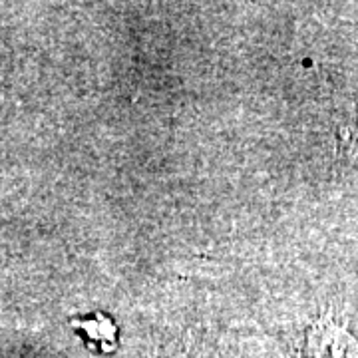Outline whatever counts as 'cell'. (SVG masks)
<instances>
[{
	"label": "cell",
	"mask_w": 358,
	"mask_h": 358,
	"mask_svg": "<svg viewBox=\"0 0 358 358\" xmlns=\"http://www.w3.org/2000/svg\"><path fill=\"white\" fill-rule=\"evenodd\" d=\"M72 327L78 333H82L84 341L94 352L110 355L117 346V329H115L114 320L103 317L102 313H96L90 319L72 320Z\"/></svg>",
	"instance_id": "7a4b0ae2"
},
{
	"label": "cell",
	"mask_w": 358,
	"mask_h": 358,
	"mask_svg": "<svg viewBox=\"0 0 358 358\" xmlns=\"http://www.w3.org/2000/svg\"><path fill=\"white\" fill-rule=\"evenodd\" d=\"M303 358H358V343L343 322L322 317L308 329Z\"/></svg>",
	"instance_id": "6da1fadb"
}]
</instances>
